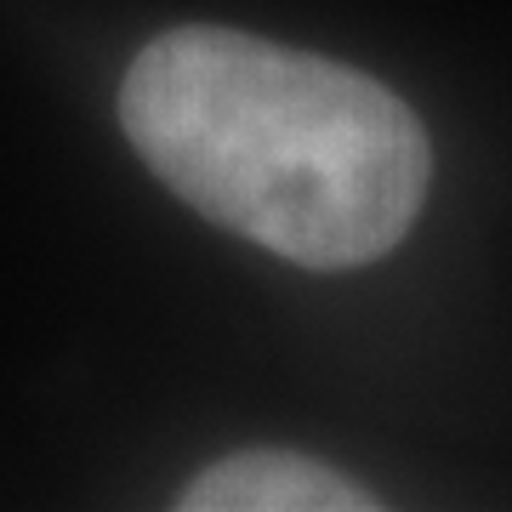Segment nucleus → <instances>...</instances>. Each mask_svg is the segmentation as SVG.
I'll use <instances>...</instances> for the list:
<instances>
[{"label": "nucleus", "mask_w": 512, "mask_h": 512, "mask_svg": "<svg viewBox=\"0 0 512 512\" xmlns=\"http://www.w3.org/2000/svg\"><path fill=\"white\" fill-rule=\"evenodd\" d=\"M177 507L188 512H365L376 495L359 478L296 450H239L211 461Z\"/></svg>", "instance_id": "2"}, {"label": "nucleus", "mask_w": 512, "mask_h": 512, "mask_svg": "<svg viewBox=\"0 0 512 512\" xmlns=\"http://www.w3.org/2000/svg\"><path fill=\"white\" fill-rule=\"evenodd\" d=\"M120 126L177 200L302 268L376 262L427 200V131L382 80L239 29L148 40Z\"/></svg>", "instance_id": "1"}]
</instances>
